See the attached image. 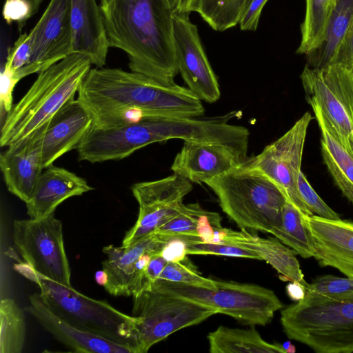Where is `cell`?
<instances>
[{"label":"cell","mask_w":353,"mask_h":353,"mask_svg":"<svg viewBox=\"0 0 353 353\" xmlns=\"http://www.w3.org/2000/svg\"><path fill=\"white\" fill-rule=\"evenodd\" d=\"M99 6L109 46L127 54L131 71L174 85L175 0H100Z\"/></svg>","instance_id":"obj_1"},{"label":"cell","mask_w":353,"mask_h":353,"mask_svg":"<svg viewBox=\"0 0 353 353\" xmlns=\"http://www.w3.org/2000/svg\"><path fill=\"white\" fill-rule=\"evenodd\" d=\"M77 92L92 119L127 110L141 111L145 117H199L205 112L201 100L188 88L166 85L119 68L90 69Z\"/></svg>","instance_id":"obj_2"},{"label":"cell","mask_w":353,"mask_h":353,"mask_svg":"<svg viewBox=\"0 0 353 353\" xmlns=\"http://www.w3.org/2000/svg\"><path fill=\"white\" fill-rule=\"evenodd\" d=\"M91 65L88 57L72 53L38 73L26 93L5 115L1 146L8 147L30 137L74 99Z\"/></svg>","instance_id":"obj_3"},{"label":"cell","mask_w":353,"mask_h":353,"mask_svg":"<svg viewBox=\"0 0 353 353\" xmlns=\"http://www.w3.org/2000/svg\"><path fill=\"white\" fill-rule=\"evenodd\" d=\"M205 184L241 230L271 233L280 225L286 196L272 181L243 163Z\"/></svg>","instance_id":"obj_4"},{"label":"cell","mask_w":353,"mask_h":353,"mask_svg":"<svg viewBox=\"0 0 353 353\" xmlns=\"http://www.w3.org/2000/svg\"><path fill=\"white\" fill-rule=\"evenodd\" d=\"M281 323L289 339L316 352H353V297L338 300L306 291L281 310Z\"/></svg>","instance_id":"obj_5"},{"label":"cell","mask_w":353,"mask_h":353,"mask_svg":"<svg viewBox=\"0 0 353 353\" xmlns=\"http://www.w3.org/2000/svg\"><path fill=\"white\" fill-rule=\"evenodd\" d=\"M32 281L39 285L45 303L61 319L83 331L128 346L136 353L134 316L37 272Z\"/></svg>","instance_id":"obj_6"},{"label":"cell","mask_w":353,"mask_h":353,"mask_svg":"<svg viewBox=\"0 0 353 353\" xmlns=\"http://www.w3.org/2000/svg\"><path fill=\"white\" fill-rule=\"evenodd\" d=\"M151 290L211 307L251 325H265L283 304L270 289L250 283L216 281V288L158 279Z\"/></svg>","instance_id":"obj_7"},{"label":"cell","mask_w":353,"mask_h":353,"mask_svg":"<svg viewBox=\"0 0 353 353\" xmlns=\"http://www.w3.org/2000/svg\"><path fill=\"white\" fill-rule=\"evenodd\" d=\"M132 296V316L137 319L136 353H146L172 333L219 314L211 307L152 290Z\"/></svg>","instance_id":"obj_8"},{"label":"cell","mask_w":353,"mask_h":353,"mask_svg":"<svg viewBox=\"0 0 353 353\" xmlns=\"http://www.w3.org/2000/svg\"><path fill=\"white\" fill-rule=\"evenodd\" d=\"M12 239L26 263L35 272L72 286L62 223L54 213L42 219L15 220Z\"/></svg>","instance_id":"obj_9"},{"label":"cell","mask_w":353,"mask_h":353,"mask_svg":"<svg viewBox=\"0 0 353 353\" xmlns=\"http://www.w3.org/2000/svg\"><path fill=\"white\" fill-rule=\"evenodd\" d=\"M301 79L307 103L321 110L353 154V73L338 65L305 66Z\"/></svg>","instance_id":"obj_10"},{"label":"cell","mask_w":353,"mask_h":353,"mask_svg":"<svg viewBox=\"0 0 353 353\" xmlns=\"http://www.w3.org/2000/svg\"><path fill=\"white\" fill-rule=\"evenodd\" d=\"M312 117L305 112L279 139L267 145L244 165L263 174L283 192L287 199L306 216L313 215L303 202L297 188L304 144Z\"/></svg>","instance_id":"obj_11"},{"label":"cell","mask_w":353,"mask_h":353,"mask_svg":"<svg viewBox=\"0 0 353 353\" xmlns=\"http://www.w3.org/2000/svg\"><path fill=\"white\" fill-rule=\"evenodd\" d=\"M192 183L173 174L161 179L134 183L132 192L139 207L137 220L125 234L122 246H130L152 234L182 210Z\"/></svg>","instance_id":"obj_12"},{"label":"cell","mask_w":353,"mask_h":353,"mask_svg":"<svg viewBox=\"0 0 353 353\" xmlns=\"http://www.w3.org/2000/svg\"><path fill=\"white\" fill-rule=\"evenodd\" d=\"M31 32L32 53L28 63L15 74L19 80L72 54L70 0H50Z\"/></svg>","instance_id":"obj_13"},{"label":"cell","mask_w":353,"mask_h":353,"mask_svg":"<svg viewBox=\"0 0 353 353\" xmlns=\"http://www.w3.org/2000/svg\"><path fill=\"white\" fill-rule=\"evenodd\" d=\"M173 30L175 54L183 79L201 100L214 103L221 92L216 75L203 47L197 26L189 14L174 12Z\"/></svg>","instance_id":"obj_14"},{"label":"cell","mask_w":353,"mask_h":353,"mask_svg":"<svg viewBox=\"0 0 353 353\" xmlns=\"http://www.w3.org/2000/svg\"><path fill=\"white\" fill-rule=\"evenodd\" d=\"M167 242L152 233L128 247L109 245L103 251L106 259L102 270L108 274L105 290L114 296H134L146 290L145 270L152 257Z\"/></svg>","instance_id":"obj_15"},{"label":"cell","mask_w":353,"mask_h":353,"mask_svg":"<svg viewBox=\"0 0 353 353\" xmlns=\"http://www.w3.org/2000/svg\"><path fill=\"white\" fill-rule=\"evenodd\" d=\"M246 159L221 143L185 141L171 165L174 174L192 183H203L239 166Z\"/></svg>","instance_id":"obj_16"},{"label":"cell","mask_w":353,"mask_h":353,"mask_svg":"<svg viewBox=\"0 0 353 353\" xmlns=\"http://www.w3.org/2000/svg\"><path fill=\"white\" fill-rule=\"evenodd\" d=\"M90 112L77 99L64 105L45 125L41 139L43 169L66 152L77 149L92 126Z\"/></svg>","instance_id":"obj_17"},{"label":"cell","mask_w":353,"mask_h":353,"mask_svg":"<svg viewBox=\"0 0 353 353\" xmlns=\"http://www.w3.org/2000/svg\"><path fill=\"white\" fill-rule=\"evenodd\" d=\"M44 125L30 137L7 147L0 156V168L10 192L27 203L43 170L41 139Z\"/></svg>","instance_id":"obj_18"},{"label":"cell","mask_w":353,"mask_h":353,"mask_svg":"<svg viewBox=\"0 0 353 353\" xmlns=\"http://www.w3.org/2000/svg\"><path fill=\"white\" fill-rule=\"evenodd\" d=\"M305 221L314 241V257L319 265L353 278L352 223L316 215L306 216Z\"/></svg>","instance_id":"obj_19"},{"label":"cell","mask_w":353,"mask_h":353,"mask_svg":"<svg viewBox=\"0 0 353 353\" xmlns=\"http://www.w3.org/2000/svg\"><path fill=\"white\" fill-rule=\"evenodd\" d=\"M25 310L56 340L74 352L133 353L128 346L83 331L61 319L48 307L40 294L29 296Z\"/></svg>","instance_id":"obj_20"},{"label":"cell","mask_w":353,"mask_h":353,"mask_svg":"<svg viewBox=\"0 0 353 353\" xmlns=\"http://www.w3.org/2000/svg\"><path fill=\"white\" fill-rule=\"evenodd\" d=\"M214 230L213 243H223L252 251L275 269L281 280L307 285L296 252L276 237L261 238L248 230L236 231L223 227Z\"/></svg>","instance_id":"obj_21"},{"label":"cell","mask_w":353,"mask_h":353,"mask_svg":"<svg viewBox=\"0 0 353 353\" xmlns=\"http://www.w3.org/2000/svg\"><path fill=\"white\" fill-rule=\"evenodd\" d=\"M72 53L88 57L102 68L110 48L103 19L97 0H70Z\"/></svg>","instance_id":"obj_22"},{"label":"cell","mask_w":353,"mask_h":353,"mask_svg":"<svg viewBox=\"0 0 353 353\" xmlns=\"http://www.w3.org/2000/svg\"><path fill=\"white\" fill-rule=\"evenodd\" d=\"M92 190L84 179L52 165L44 169L32 196L26 203L27 214L31 219L45 218L66 199Z\"/></svg>","instance_id":"obj_23"},{"label":"cell","mask_w":353,"mask_h":353,"mask_svg":"<svg viewBox=\"0 0 353 353\" xmlns=\"http://www.w3.org/2000/svg\"><path fill=\"white\" fill-rule=\"evenodd\" d=\"M321 134L323 161L335 184L353 204V154L342 143L337 133L321 110L311 105Z\"/></svg>","instance_id":"obj_24"},{"label":"cell","mask_w":353,"mask_h":353,"mask_svg":"<svg viewBox=\"0 0 353 353\" xmlns=\"http://www.w3.org/2000/svg\"><path fill=\"white\" fill-rule=\"evenodd\" d=\"M353 21V0H334L321 44L307 55L305 66L321 69L333 65L342 41Z\"/></svg>","instance_id":"obj_25"},{"label":"cell","mask_w":353,"mask_h":353,"mask_svg":"<svg viewBox=\"0 0 353 353\" xmlns=\"http://www.w3.org/2000/svg\"><path fill=\"white\" fill-rule=\"evenodd\" d=\"M211 353H286L281 344L270 343L255 329L223 325L208 334Z\"/></svg>","instance_id":"obj_26"},{"label":"cell","mask_w":353,"mask_h":353,"mask_svg":"<svg viewBox=\"0 0 353 353\" xmlns=\"http://www.w3.org/2000/svg\"><path fill=\"white\" fill-rule=\"evenodd\" d=\"M305 216L288 200L284 204L279 226L270 234L304 259L314 257V245Z\"/></svg>","instance_id":"obj_27"},{"label":"cell","mask_w":353,"mask_h":353,"mask_svg":"<svg viewBox=\"0 0 353 353\" xmlns=\"http://www.w3.org/2000/svg\"><path fill=\"white\" fill-rule=\"evenodd\" d=\"M0 322V352L21 353L26 339V321L22 309L14 299L1 300Z\"/></svg>","instance_id":"obj_28"},{"label":"cell","mask_w":353,"mask_h":353,"mask_svg":"<svg viewBox=\"0 0 353 353\" xmlns=\"http://www.w3.org/2000/svg\"><path fill=\"white\" fill-rule=\"evenodd\" d=\"M305 14L301 26V40L296 52L307 55L321 43L334 0H305Z\"/></svg>","instance_id":"obj_29"},{"label":"cell","mask_w":353,"mask_h":353,"mask_svg":"<svg viewBox=\"0 0 353 353\" xmlns=\"http://www.w3.org/2000/svg\"><path fill=\"white\" fill-rule=\"evenodd\" d=\"M250 0H201L196 12L215 31L223 32L239 24Z\"/></svg>","instance_id":"obj_30"},{"label":"cell","mask_w":353,"mask_h":353,"mask_svg":"<svg viewBox=\"0 0 353 353\" xmlns=\"http://www.w3.org/2000/svg\"><path fill=\"white\" fill-rule=\"evenodd\" d=\"M207 212L197 203L184 204L178 214L153 233L167 243L174 239H180L185 242L201 241L196 226L199 217Z\"/></svg>","instance_id":"obj_31"},{"label":"cell","mask_w":353,"mask_h":353,"mask_svg":"<svg viewBox=\"0 0 353 353\" xmlns=\"http://www.w3.org/2000/svg\"><path fill=\"white\" fill-rule=\"evenodd\" d=\"M306 291L327 298L346 300L353 297V278L323 275L305 287Z\"/></svg>","instance_id":"obj_32"},{"label":"cell","mask_w":353,"mask_h":353,"mask_svg":"<svg viewBox=\"0 0 353 353\" xmlns=\"http://www.w3.org/2000/svg\"><path fill=\"white\" fill-rule=\"evenodd\" d=\"M185 243L188 254H211L261 260L259 255L252 251L223 243H204L201 241Z\"/></svg>","instance_id":"obj_33"},{"label":"cell","mask_w":353,"mask_h":353,"mask_svg":"<svg viewBox=\"0 0 353 353\" xmlns=\"http://www.w3.org/2000/svg\"><path fill=\"white\" fill-rule=\"evenodd\" d=\"M297 188L303 202L313 215L328 219H341L339 214L329 207L312 188L302 171L298 179Z\"/></svg>","instance_id":"obj_34"},{"label":"cell","mask_w":353,"mask_h":353,"mask_svg":"<svg viewBox=\"0 0 353 353\" xmlns=\"http://www.w3.org/2000/svg\"><path fill=\"white\" fill-rule=\"evenodd\" d=\"M159 279L193 284L208 288H216V280L202 276L182 262L168 261Z\"/></svg>","instance_id":"obj_35"},{"label":"cell","mask_w":353,"mask_h":353,"mask_svg":"<svg viewBox=\"0 0 353 353\" xmlns=\"http://www.w3.org/2000/svg\"><path fill=\"white\" fill-rule=\"evenodd\" d=\"M32 48V35L31 31L20 34L8 53L4 68L16 74L28 62Z\"/></svg>","instance_id":"obj_36"},{"label":"cell","mask_w":353,"mask_h":353,"mask_svg":"<svg viewBox=\"0 0 353 353\" xmlns=\"http://www.w3.org/2000/svg\"><path fill=\"white\" fill-rule=\"evenodd\" d=\"M20 80L14 73L4 68L0 78V108L1 115H6L13 107V90Z\"/></svg>","instance_id":"obj_37"},{"label":"cell","mask_w":353,"mask_h":353,"mask_svg":"<svg viewBox=\"0 0 353 353\" xmlns=\"http://www.w3.org/2000/svg\"><path fill=\"white\" fill-rule=\"evenodd\" d=\"M3 16L8 23L17 22L19 28L32 17L30 5L24 0H6Z\"/></svg>","instance_id":"obj_38"},{"label":"cell","mask_w":353,"mask_h":353,"mask_svg":"<svg viewBox=\"0 0 353 353\" xmlns=\"http://www.w3.org/2000/svg\"><path fill=\"white\" fill-rule=\"evenodd\" d=\"M268 1L250 0L248 1L239 22L241 30H256L262 10Z\"/></svg>","instance_id":"obj_39"},{"label":"cell","mask_w":353,"mask_h":353,"mask_svg":"<svg viewBox=\"0 0 353 353\" xmlns=\"http://www.w3.org/2000/svg\"><path fill=\"white\" fill-rule=\"evenodd\" d=\"M333 65L341 66L353 73V21L342 41Z\"/></svg>","instance_id":"obj_40"},{"label":"cell","mask_w":353,"mask_h":353,"mask_svg":"<svg viewBox=\"0 0 353 353\" xmlns=\"http://www.w3.org/2000/svg\"><path fill=\"white\" fill-rule=\"evenodd\" d=\"M160 253L168 261L182 262L188 255L186 243L180 239H172Z\"/></svg>","instance_id":"obj_41"},{"label":"cell","mask_w":353,"mask_h":353,"mask_svg":"<svg viewBox=\"0 0 353 353\" xmlns=\"http://www.w3.org/2000/svg\"><path fill=\"white\" fill-rule=\"evenodd\" d=\"M168 262L160 252L152 256L145 270L146 290H151L152 284L159 278Z\"/></svg>","instance_id":"obj_42"},{"label":"cell","mask_w":353,"mask_h":353,"mask_svg":"<svg viewBox=\"0 0 353 353\" xmlns=\"http://www.w3.org/2000/svg\"><path fill=\"white\" fill-rule=\"evenodd\" d=\"M286 292L291 299L299 301L305 297L306 288L304 285L299 282L292 281L286 286Z\"/></svg>","instance_id":"obj_43"},{"label":"cell","mask_w":353,"mask_h":353,"mask_svg":"<svg viewBox=\"0 0 353 353\" xmlns=\"http://www.w3.org/2000/svg\"><path fill=\"white\" fill-rule=\"evenodd\" d=\"M201 0H175V12L190 14L195 12Z\"/></svg>","instance_id":"obj_44"},{"label":"cell","mask_w":353,"mask_h":353,"mask_svg":"<svg viewBox=\"0 0 353 353\" xmlns=\"http://www.w3.org/2000/svg\"><path fill=\"white\" fill-rule=\"evenodd\" d=\"M95 280L98 284L104 286L108 281L107 273L103 270L97 271L95 274Z\"/></svg>","instance_id":"obj_45"},{"label":"cell","mask_w":353,"mask_h":353,"mask_svg":"<svg viewBox=\"0 0 353 353\" xmlns=\"http://www.w3.org/2000/svg\"><path fill=\"white\" fill-rule=\"evenodd\" d=\"M26 1L30 6L31 8V13L33 16L34 14L37 13L38 11L41 3H42L43 0H24Z\"/></svg>","instance_id":"obj_46"},{"label":"cell","mask_w":353,"mask_h":353,"mask_svg":"<svg viewBox=\"0 0 353 353\" xmlns=\"http://www.w3.org/2000/svg\"><path fill=\"white\" fill-rule=\"evenodd\" d=\"M283 346V348L285 349L286 353H294L296 352L294 345H293L290 343H285Z\"/></svg>","instance_id":"obj_47"},{"label":"cell","mask_w":353,"mask_h":353,"mask_svg":"<svg viewBox=\"0 0 353 353\" xmlns=\"http://www.w3.org/2000/svg\"><path fill=\"white\" fill-rule=\"evenodd\" d=\"M352 228H353V223H352Z\"/></svg>","instance_id":"obj_48"}]
</instances>
